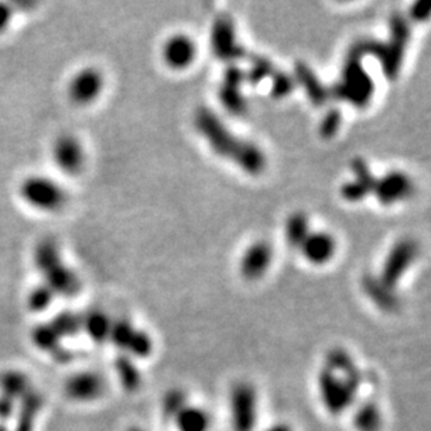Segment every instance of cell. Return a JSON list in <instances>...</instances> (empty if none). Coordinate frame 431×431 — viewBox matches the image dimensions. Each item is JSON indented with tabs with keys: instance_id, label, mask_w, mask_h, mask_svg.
<instances>
[{
	"instance_id": "1",
	"label": "cell",
	"mask_w": 431,
	"mask_h": 431,
	"mask_svg": "<svg viewBox=\"0 0 431 431\" xmlns=\"http://www.w3.org/2000/svg\"><path fill=\"white\" fill-rule=\"evenodd\" d=\"M364 386V373L345 347H332L324 357L317 374V389L324 409L331 416H341L356 405Z\"/></svg>"
},
{
	"instance_id": "2",
	"label": "cell",
	"mask_w": 431,
	"mask_h": 431,
	"mask_svg": "<svg viewBox=\"0 0 431 431\" xmlns=\"http://www.w3.org/2000/svg\"><path fill=\"white\" fill-rule=\"evenodd\" d=\"M196 128L206 137L218 155L232 159L243 171L257 174L265 167V158L254 144L237 138L208 108L196 112Z\"/></svg>"
},
{
	"instance_id": "3",
	"label": "cell",
	"mask_w": 431,
	"mask_h": 431,
	"mask_svg": "<svg viewBox=\"0 0 431 431\" xmlns=\"http://www.w3.org/2000/svg\"><path fill=\"white\" fill-rule=\"evenodd\" d=\"M410 37V28L408 21L401 16L395 14L391 18V37L387 43H362L352 47L350 55L362 59L364 55H374L379 57L384 74L389 80H393L401 69V63L403 59L405 46Z\"/></svg>"
},
{
	"instance_id": "4",
	"label": "cell",
	"mask_w": 431,
	"mask_h": 431,
	"mask_svg": "<svg viewBox=\"0 0 431 431\" xmlns=\"http://www.w3.org/2000/svg\"><path fill=\"white\" fill-rule=\"evenodd\" d=\"M35 264L45 281L50 284V292L74 293L79 285L74 271L65 262L62 252L50 239L43 240L34 253Z\"/></svg>"
},
{
	"instance_id": "5",
	"label": "cell",
	"mask_w": 431,
	"mask_h": 431,
	"mask_svg": "<svg viewBox=\"0 0 431 431\" xmlns=\"http://www.w3.org/2000/svg\"><path fill=\"white\" fill-rule=\"evenodd\" d=\"M259 392L250 381H237L228 396L229 420L233 431H254L259 422Z\"/></svg>"
},
{
	"instance_id": "6",
	"label": "cell",
	"mask_w": 431,
	"mask_h": 431,
	"mask_svg": "<svg viewBox=\"0 0 431 431\" xmlns=\"http://www.w3.org/2000/svg\"><path fill=\"white\" fill-rule=\"evenodd\" d=\"M20 194L27 204L43 213L60 211L67 204L66 190L46 176H30L20 187Z\"/></svg>"
},
{
	"instance_id": "7",
	"label": "cell",
	"mask_w": 431,
	"mask_h": 431,
	"mask_svg": "<svg viewBox=\"0 0 431 431\" xmlns=\"http://www.w3.org/2000/svg\"><path fill=\"white\" fill-rule=\"evenodd\" d=\"M374 92V83L362 66V60L349 56L341 82L334 86L332 94L356 106L369 103Z\"/></svg>"
},
{
	"instance_id": "8",
	"label": "cell",
	"mask_w": 431,
	"mask_h": 431,
	"mask_svg": "<svg viewBox=\"0 0 431 431\" xmlns=\"http://www.w3.org/2000/svg\"><path fill=\"white\" fill-rule=\"evenodd\" d=\"M52 158L60 171L77 174L86 167V147L74 134H62L52 145Z\"/></svg>"
},
{
	"instance_id": "9",
	"label": "cell",
	"mask_w": 431,
	"mask_h": 431,
	"mask_svg": "<svg viewBox=\"0 0 431 431\" xmlns=\"http://www.w3.org/2000/svg\"><path fill=\"white\" fill-rule=\"evenodd\" d=\"M416 254H418V247L415 242H412L410 239H403L398 242L386 259L381 275L379 278L380 282L384 284L389 289L395 291L402 275L410 267Z\"/></svg>"
},
{
	"instance_id": "10",
	"label": "cell",
	"mask_w": 431,
	"mask_h": 431,
	"mask_svg": "<svg viewBox=\"0 0 431 431\" xmlns=\"http://www.w3.org/2000/svg\"><path fill=\"white\" fill-rule=\"evenodd\" d=\"M103 76L95 67L79 70L67 86V94L72 102L86 106L95 102L103 89Z\"/></svg>"
},
{
	"instance_id": "11",
	"label": "cell",
	"mask_w": 431,
	"mask_h": 431,
	"mask_svg": "<svg viewBox=\"0 0 431 431\" xmlns=\"http://www.w3.org/2000/svg\"><path fill=\"white\" fill-rule=\"evenodd\" d=\"M213 50L220 60L232 62L240 57H246L245 49L236 41V31L232 18L222 16L218 17L213 27Z\"/></svg>"
},
{
	"instance_id": "12",
	"label": "cell",
	"mask_w": 431,
	"mask_h": 431,
	"mask_svg": "<svg viewBox=\"0 0 431 431\" xmlns=\"http://www.w3.org/2000/svg\"><path fill=\"white\" fill-rule=\"evenodd\" d=\"M246 82V72L237 66H229L223 76V84L219 89V98L223 106L233 115L246 112V99L240 86Z\"/></svg>"
},
{
	"instance_id": "13",
	"label": "cell",
	"mask_w": 431,
	"mask_h": 431,
	"mask_svg": "<svg viewBox=\"0 0 431 431\" xmlns=\"http://www.w3.org/2000/svg\"><path fill=\"white\" fill-rule=\"evenodd\" d=\"M413 191L412 180L402 172H389L376 180L373 193L381 204H393L409 197Z\"/></svg>"
},
{
	"instance_id": "14",
	"label": "cell",
	"mask_w": 431,
	"mask_h": 431,
	"mask_svg": "<svg viewBox=\"0 0 431 431\" xmlns=\"http://www.w3.org/2000/svg\"><path fill=\"white\" fill-rule=\"evenodd\" d=\"M272 261V249L267 242L252 245L240 262V272L246 279L254 281L261 278Z\"/></svg>"
},
{
	"instance_id": "15",
	"label": "cell",
	"mask_w": 431,
	"mask_h": 431,
	"mask_svg": "<svg viewBox=\"0 0 431 431\" xmlns=\"http://www.w3.org/2000/svg\"><path fill=\"white\" fill-rule=\"evenodd\" d=\"M176 431H211L213 418L211 413L200 406L187 403L172 420Z\"/></svg>"
},
{
	"instance_id": "16",
	"label": "cell",
	"mask_w": 431,
	"mask_h": 431,
	"mask_svg": "<svg viewBox=\"0 0 431 431\" xmlns=\"http://www.w3.org/2000/svg\"><path fill=\"white\" fill-rule=\"evenodd\" d=\"M301 249L311 264H325L335 253V240L325 232H310Z\"/></svg>"
},
{
	"instance_id": "17",
	"label": "cell",
	"mask_w": 431,
	"mask_h": 431,
	"mask_svg": "<svg viewBox=\"0 0 431 431\" xmlns=\"http://www.w3.org/2000/svg\"><path fill=\"white\" fill-rule=\"evenodd\" d=\"M196 57V45L186 35H174L164 46V59L172 69H186Z\"/></svg>"
},
{
	"instance_id": "18",
	"label": "cell",
	"mask_w": 431,
	"mask_h": 431,
	"mask_svg": "<svg viewBox=\"0 0 431 431\" xmlns=\"http://www.w3.org/2000/svg\"><path fill=\"white\" fill-rule=\"evenodd\" d=\"M352 423L356 431H381L384 415L379 402L366 399L353 406Z\"/></svg>"
},
{
	"instance_id": "19",
	"label": "cell",
	"mask_w": 431,
	"mask_h": 431,
	"mask_svg": "<svg viewBox=\"0 0 431 431\" xmlns=\"http://www.w3.org/2000/svg\"><path fill=\"white\" fill-rule=\"evenodd\" d=\"M295 74H296V82L304 88L306 94L308 95L310 101L317 105L321 106L327 102L330 92L325 86H323V83L318 80V77L315 76V73L303 62H298L295 65Z\"/></svg>"
},
{
	"instance_id": "20",
	"label": "cell",
	"mask_w": 431,
	"mask_h": 431,
	"mask_svg": "<svg viewBox=\"0 0 431 431\" xmlns=\"http://www.w3.org/2000/svg\"><path fill=\"white\" fill-rule=\"evenodd\" d=\"M363 288L367 296L376 303L380 308L386 311H395L398 308L399 299L395 291L387 288L384 284L380 282L379 278L366 276L363 281Z\"/></svg>"
},
{
	"instance_id": "21",
	"label": "cell",
	"mask_w": 431,
	"mask_h": 431,
	"mask_svg": "<svg viewBox=\"0 0 431 431\" xmlns=\"http://www.w3.org/2000/svg\"><path fill=\"white\" fill-rule=\"evenodd\" d=\"M285 232H286V239H288L289 245L293 247H301L303 242L306 240V237L310 233L307 216L302 213H296V214L289 216L286 226H285Z\"/></svg>"
},
{
	"instance_id": "22",
	"label": "cell",
	"mask_w": 431,
	"mask_h": 431,
	"mask_svg": "<svg viewBox=\"0 0 431 431\" xmlns=\"http://www.w3.org/2000/svg\"><path fill=\"white\" fill-rule=\"evenodd\" d=\"M189 396L187 393L180 388L169 389L161 402V409H162V415L168 419L173 420L174 416L189 403Z\"/></svg>"
},
{
	"instance_id": "23",
	"label": "cell",
	"mask_w": 431,
	"mask_h": 431,
	"mask_svg": "<svg viewBox=\"0 0 431 431\" xmlns=\"http://www.w3.org/2000/svg\"><path fill=\"white\" fill-rule=\"evenodd\" d=\"M112 325L113 323L111 321V318L101 311H94L86 317V330L96 341H103L109 338Z\"/></svg>"
},
{
	"instance_id": "24",
	"label": "cell",
	"mask_w": 431,
	"mask_h": 431,
	"mask_svg": "<svg viewBox=\"0 0 431 431\" xmlns=\"http://www.w3.org/2000/svg\"><path fill=\"white\" fill-rule=\"evenodd\" d=\"M252 62V69L246 73V82H249L253 86H257L262 80L272 77L275 73V67L272 63L259 55H252L250 57Z\"/></svg>"
},
{
	"instance_id": "25",
	"label": "cell",
	"mask_w": 431,
	"mask_h": 431,
	"mask_svg": "<svg viewBox=\"0 0 431 431\" xmlns=\"http://www.w3.org/2000/svg\"><path fill=\"white\" fill-rule=\"evenodd\" d=\"M118 373L121 374V380L126 388L134 391L140 387L141 374L130 359H123L119 362Z\"/></svg>"
},
{
	"instance_id": "26",
	"label": "cell",
	"mask_w": 431,
	"mask_h": 431,
	"mask_svg": "<svg viewBox=\"0 0 431 431\" xmlns=\"http://www.w3.org/2000/svg\"><path fill=\"white\" fill-rule=\"evenodd\" d=\"M352 171L356 176V181H359L363 187H366L369 193H373L377 179L373 176L367 162L362 158H356L354 161H352Z\"/></svg>"
},
{
	"instance_id": "27",
	"label": "cell",
	"mask_w": 431,
	"mask_h": 431,
	"mask_svg": "<svg viewBox=\"0 0 431 431\" xmlns=\"http://www.w3.org/2000/svg\"><path fill=\"white\" fill-rule=\"evenodd\" d=\"M295 88V80L281 72H276L272 74V86H271V92L272 96L275 98H284L286 95H289Z\"/></svg>"
},
{
	"instance_id": "28",
	"label": "cell",
	"mask_w": 431,
	"mask_h": 431,
	"mask_svg": "<svg viewBox=\"0 0 431 431\" xmlns=\"http://www.w3.org/2000/svg\"><path fill=\"white\" fill-rule=\"evenodd\" d=\"M341 122H342V116L341 113L334 109L331 111L323 121L321 123V128H320V133L324 138H331L337 134V131L341 128Z\"/></svg>"
},
{
	"instance_id": "29",
	"label": "cell",
	"mask_w": 431,
	"mask_h": 431,
	"mask_svg": "<svg viewBox=\"0 0 431 431\" xmlns=\"http://www.w3.org/2000/svg\"><path fill=\"white\" fill-rule=\"evenodd\" d=\"M11 18H13V9L6 3H0V33L7 30V27L11 23Z\"/></svg>"
},
{
	"instance_id": "30",
	"label": "cell",
	"mask_w": 431,
	"mask_h": 431,
	"mask_svg": "<svg viewBox=\"0 0 431 431\" xmlns=\"http://www.w3.org/2000/svg\"><path fill=\"white\" fill-rule=\"evenodd\" d=\"M430 13V3L427 1H418L412 9V16L415 20H425Z\"/></svg>"
},
{
	"instance_id": "31",
	"label": "cell",
	"mask_w": 431,
	"mask_h": 431,
	"mask_svg": "<svg viewBox=\"0 0 431 431\" xmlns=\"http://www.w3.org/2000/svg\"><path fill=\"white\" fill-rule=\"evenodd\" d=\"M265 431H293V429L288 423H275Z\"/></svg>"
},
{
	"instance_id": "32",
	"label": "cell",
	"mask_w": 431,
	"mask_h": 431,
	"mask_svg": "<svg viewBox=\"0 0 431 431\" xmlns=\"http://www.w3.org/2000/svg\"><path fill=\"white\" fill-rule=\"evenodd\" d=\"M126 431H145L144 430V429H141V427H135V426H134V427H129V429H128V430Z\"/></svg>"
}]
</instances>
